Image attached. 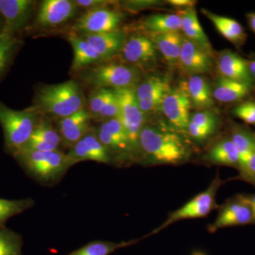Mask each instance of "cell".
<instances>
[{"mask_svg": "<svg viewBox=\"0 0 255 255\" xmlns=\"http://www.w3.org/2000/svg\"><path fill=\"white\" fill-rule=\"evenodd\" d=\"M3 28H4V21H3V18L0 14V34L2 33Z\"/></svg>", "mask_w": 255, "mask_h": 255, "instance_id": "obj_46", "label": "cell"}, {"mask_svg": "<svg viewBox=\"0 0 255 255\" xmlns=\"http://www.w3.org/2000/svg\"><path fill=\"white\" fill-rule=\"evenodd\" d=\"M86 102L81 85L75 80H69L39 87L33 105L28 108L46 118L58 120L85 109Z\"/></svg>", "mask_w": 255, "mask_h": 255, "instance_id": "obj_2", "label": "cell"}, {"mask_svg": "<svg viewBox=\"0 0 255 255\" xmlns=\"http://www.w3.org/2000/svg\"><path fill=\"white\" fill-rule=\"evenodd\" d=\"M14 157L30 177L44 186L59 182L72 167L66 154L60 150L23 151Z\"/></svg>", "mask_w": 255, "mask_h": 255, "instance_id": "obj_3", "label": "cell"}, {"mask_svg": "<svg viewBox=\"0 0 255 255\" xmlns=\"http://www.w3.org/2000/svg\"><path fill=\"white\" fill-rule=\"evenodd\" d=\"M75 4L78 7L84 8L87 10L97 9V8L107 7L112 4V1H104V0H76Z\"/></svg>", "mask_w": 255, "mask_h": 255, "instance_id": "obj_40", "label": "cell"}, {"mask_svg": "<svg viewBox=\"0 0 255 255\" xmlns=\"http://www.w3.org/2000/svg\"><path fill=\"white\" fill-rule=\"evenodd\" d=\"M233 114L246 123L255 125V102H243L233 109Z\"/></svg>", "mask_w": 255, "mask_h": 255, "instance_id": "obj_37", "label": "cell"}, {"mask_svg": "<svg viewBox=\"0 0 255 255\" xmlns=\"http://www.w3.org/2000/svg\"><path fill=\"white\" fill-rule=\"evenodd\" d=\"M204 159L210 163L240 168L239 153L231 137L215 144L204 156Z\"/></svg>", "mask_w": 255, "mask_h": 255, "instance_id": "obj_28", "label": "cell"}, {"mask_svg": "<svg viewBox=\"0 0 255 255\" xmlns=\"http://www.w3.org/2000/svg\"><path fill=\"white\" fill-rule=\"evenodd\" d=\"M157 50L152 39L141 34H133L126 38L122 47V57L133 66H146L153 63Z\"/></svg>", "mask_w": 255, "mask_h": 255, "instance_id": "obj_16", "label": "cell"}, {"mask_svg": "<svg viewBox=\"0 0 255 255\" xmlns=\"http://www.w3.org/2000/svg\"><path fill=\"white\" fill-rule=\"evenodd\" d=\"M191 102L185 86L171 89L164 97L161 110L178 131L187 132L190 120Z\"/></svg>", "mask_w": 255, "mask_h": 255, "instance_id": "obj_10", "label": "cell"}, {"mask_svg": "<svg viewBox=\"0 0 255 255\" xmlns=\"http://www.w3.org/2000/svg\"><path fill=\"white\" fill-rule=\"evenodd\" d=\"M218 70L221 76L253 86L248 60L231 50H224L218 59Z\"/></svg>", "mask_w": 255, "mask_h": 255, "instance_id": "obj_19", "label": "cell"}, {"mask_svg": "<svg viewBox=\"0 0 255 255\" xmlns=\"http://www.w3.org/2000/svg\"><path fill=\"white\" fill-rule=\"evenodd\" d=\"M81 37L105 62L121 52L126 39L124 32L119 30L95 34H82Z\"/></svg>", "mask_w": 255, "mask_h": 255, "instance_id": "obj_21", "label": "cell"}, {"mask_svg": "<svg viewBox=\"0 0 255 255\" xmlns=\"http://www.w3.org/2000/svg\"><path fill=\"white\" fill-rule=\"evenodd\" d=\"M78 9L70 0H46L37 12L36 23L43 28L55 27L73 18Z\"/></svg>", "mask_w": 255, "mask_h": 255, "instance_id": "obj_15", "label": "cell"}, {"mask_svg": "<svg viewBox=\"0 0 255 255\" xmlns=\"http://www.w3.org/2000/svg\"><path fill=\"white\" fill-rule=\"evenodd\" d=\"M240 156V170L246 168L248 160L255 150V134L243 128H235L231 136Z\"/></svg>", "mask_w": 255, "mask_h": 255, "instance_id": "obj_31", "label": "cell"}, {"mask_svg": "<svg viewBox=\"0 0 255 255\" xmlns=\"http://www.w3.org/2000/svg\"><path fill=\"white\" fill-rule=\"evenodd\" d=\"M189 123L198 127H218L219 121L214 113L209 111H201L191 116Z\"/></svg>", "mask_w": 255, "mask_h": 255, "instance_id": "obj_38", "label": "cell"}, {"mask_svg": "<svg viewBox=\"0 0 255 255\" xmlns=\"http://www.w3.org/2000/svg\"><path fill=\"white\" fill-rule=\"evenodd\" d=\"M95 132L100 142L112 155H118L121 159L136 158L127 130L119 119H112L101 124Z\"/></svg>", "mask_w": 255, "mask_h": 255, "instance_id": "obj_8", "label": "cell"}, {"mask_svg": "<svg viewBox=\"0 0 255 255\" xmlns=\"http://www.w3.org/2000/svg\"><path fill=\"white\" fill-rule=\"evenodd\" d=\"M186 88L191 105L195 108L204 110L214 106L213 91L206 78L201 75H192L186 85Z\"/></svg>", "mask_w": 255, "mask_h": 255, "instance_id": "obj_27", "label": "cell"}, {"mask_svg": "<svg viewBox=\"0 0 255 255\" xmlns=\"http://www.w3.org/2000/svg\"><path fill=\"white\" fill-rule=\"evenodd\" d=\"M248 23H249L250 27L255 33V13H250L247 15Z\"/></svg>", "mask_w": 255, "mask_h": 255, "instance_id": "obj_45", "label": "cell"}, {"mask_svg": "<svg viewBox=\"0 0 255 255\" xmlns=\"http://www.w3.org/2000/svg\"><path fill=\"white\" fill-rule=\"evenodd\" d=\"M92 117L86 108L69 117L57 120V130L62 144L69 148L91 130Z\"/></svg>", "mask_w": 255, "mask_h": 255, "instance_id": "obj_17", "label": "cell"}, {"mask_svg": "<svg viewBox=\"0 0 255 255\" xmlns=\"http://www.w3.org/2000/svg\"><path fill=\"white\" fill-rule=\"evenodd\" d=\"M80 78L95 88L117 89L136 87L140 72L135 66L119 63H102L82 70Z\"/></svg>", "mask_w": 255, "mask_h": 255, "instance_id": "obj_5", "label": "cell"}, {"mask_svg": "<svg viewBox=\"0 0 255 255\" xmlns=\"http://www.w3.org/2000/svg\"><path fill=\"white\" fill-rule=\"evenodd\" d=\"M190 157V149L177 130L145 125L139 135L137 160L145 165H176Z\"/></svg>", "mask_w": 255, "mask_h": 255, "instance_id": "obj_1", "label": "cell"}, {"mask_svg": "<svg viewBox=\"0 0 255 255\" xmlns=\"http://www.w3.org/2000/svg\"><path fill=\"white\" fill-rule=\"evenodd\" d=\"M120 114V105H119L117 95L114 91L113 97L107 102V105L102 108L100 113L92 119L97 121V122H104L105 121L110 120L112 119H119Z\"/></svg>", "mask_w": 255, "mask_h": 255, "instance_id": "obj_36", "label": "cell"}, {"mask_svg": "<svg viewBox=\"0 0 255 255\" xmlns=\"http://www.w3.org/2000/svg\"><path fill=\"white\" fill-rule=\"evenodd\" d=\"M248 68L253 81L255 82V56L252 59L248 60Z\"/></svg>", "mask_w": 255, "mask_h": 255, "instance_id": "obj_44", "label": "cell"}, {"mask_svg": "<svg viewBox=\"0 0 255 255\" xmlns=\"http://www.w3.org/2000/svg\"><path fill=\"white\" fill-rule=\"evenodd\" d=\"M113 90L120 105L121 114L119 119L127 130L129 140L131 142L137 157L139 135L142 128L147 125V114L142 112L137 103L135 87Z\"/></svg>", "mask_w": 255, "mask_h": 255, "instance_id": "obj_7", "label": "cell"}, {"mask_svg": "<svg viewBox=\"0 0 255 255\" xmlns=\"http://www.w3.org/2000/svg\"><path fill=\"white\" fill-rule=\"evenodd\" d=\"M40 116L29 108L12 110L0 100V125L5 152L14 157L23 150L41 119Z\"/></svg>", "mask_w": 255, "mask_h": 255, "instance_id": "obj_4", "label": "cell"}, {"mask_svg": "<svg viewBox=\"0 0 255 255\" xmlns=\"http://www.w3.org/2000/svg\"><path fill=\"white\" fill-rule=\"evenodd\" d=\"M217 127H198L194 124L189 123L187 132L192 138L197 141H204L211 136L216 130Z\"/></svg>", "mask_w": 255, "mask_h": 255, "instance_id": "obj_39", "label": "cell"}, {"mask_svg": "<svg viewBox=\"0 0 255 255\" xmlns=\"http://www.w3.org/2000/svg\"><path fill=\"white\" fill-rule=\"evenodd\" d=\"M253 223L251 206L245 200L244 196H239L228 201L220 210L216 221L210 225L209 231L214 233L221 228L243 226Z\"/></svg>", "mask_w": 255, "mask_h": 255, "instance_id": "obj_14", "label": "cell"}, {"mask_svg": "<svg viewBox=\"0 0 255 255\" xmlns=\"http://www.w3.org/2000/svg\"><path fill=\"white\" fill-rule=\"evenodd\" d=\"M252 88L251 85L220 76L213 90V97L223 103L238 102L249 95Z\"/></svg>", "mask_w": 255, "mask_h": 255, "instance_id": "obj_26", "label": "cell"}, {"mask_svg": "<svg viewBox=\"0 0 255 255\" xmlns=\"http://www.w3.org/2000/svg\"><path fill=\"white\" fill-rule=\"evenodd\" d=\"M66 155L72 167L78 162L87 160L106 164L114 162L113 156L99 140L94 128L72 146Z\"/></svg>", "mask_w": 255, "mask_h": 255, "instance_id": "obj_11", "label": "cell"}, {"mask_svg": "<svg viewBox=\"0 0 255 255\" xmlns=\"http://www.w3.org/2000/svg\"><path fill=\"white\" fill-rule=\"evenodd\" d=\"M142 25L152 36L169 32L179 31L182 21L179 14H157L147 16L144 20Z\"/></svg>", "mask_w": 255, "mask_h": 255, "instance_id": "obj_29", "label": "cell"}, {"mask_svg": "<svg viewBox=\"0 0 255 255\" xmlns=\"http://www.w3.org/2000/svg\"><path fill=\"white\" fill-rule=\"evenodd\" d=\"M245 200L251 206L252 213H253V223H255V194L252 196H243Z\"/></svg>", "mask_w": 255, "mask_h": 255, "instance_id": "obj_43", "label": "cell"}, {"mask_svg": "<svg viewBox=\"0 0 255 255\" xmlns=\"http://www.w3.org/2000/svg\"><path fill=\"white\" fill-rule=\"evenodd\" d=\"M222 182L219 175L215 178L205 191L198 194L180 209L169 214V217L157 229L150 233V236L156 234L172 223L185 219H199L206 217L217 206L216 197L217 191Z\"/></svg>", "mask_w": 255, "mask_h": 255, "instance_id": "obj_6", "label": "cell"}, {"mask_svg": "<svg viewBox=\"0 0 255 255\" xmlns=\"http://www.w3.org/2000/svg\"><path fill=\"white\" fill-rule=\"evenodd\" d=\"M168 2L170 4L179 6V7L191 8L195 4L196 1H191V0H169Z\"/></svg>", "mask_w": 255, "mask_h": 255, "instance_id": "obj_42", "label": "cell"}, {"mask_svg": "<svg viewBox=\"0 0 255 255\" xmlns=\"http://www.w3.org/2000/svg\"><path fill=\"white\" fill-rule=\"evenodd\" d=\"M21 43L18 36L4 32L0 34V80L9 70Z\"/></svg>", "mask_w": 255, "mask_h": 255, "instance_id": "obj_32", "label": "cell"}, {"mask_svg": "<svg viewBox=\"0 0 255 255\" xmlns=\"http://www.w3.org/2000/svg\"><path fill=\"white\" fill-rule=\"evenodd\" d=\"M35 205L31 198L9 200L0 198V228L5 227L8 220L17 215L21 214Z\"/></svg>", "mask_w": 255, "mask_h": 255, "instance_id": "obj_33", "label": "cell"}, {"mask_svg": "<svg viewBox=\"0 0 255 255\" xmlns=\"http://www.w3.org/2000/svg\"><path fill=\"white\" fill-rule=\"evenodd\" d=\"M124 17L123 13L108 6L87 10L73 25V28L82 34L117 31Z\"/></svg>", "mask_w": 255, "mask_h": 255, "instance_id": "obj_9", "label": "cell"}, {"mask_svg": "<svg viewBox=\"0 0 255 255\" xmlns=\"http://www.w3.org/2000/svg\"><path fill=\"white\" fill-rule=\"evenodd\" d=\"M202 12L212 21L216 29L228 41L237 47L244 44L247 39V33L243 26L236 20L219 16L206 9H203Z\"/></svg>", "mask_w": 255, "mask_h": 255, "instance_id": "obj_24", "label": "cell"}, {"mask_svg": "<svg viewBox=\"0 0 255 255\" xmlns=\"http://www.w3.org/2000/svg\"><path fill=\"white\" fill-rule=\"evenodd\" d=\"M178 14L180 16L182 21L181 30L185 35L186 38L211 55L212 48L211 43L205 32L201 27L196 9L194 7L187 8Z\"/></svg>", "mask_w": 255, "mask_h": 255, "instance_id": "obj_22", "label": "cell"}, {"mask_svg": "<svg viewBox=\"0 0 255 255\" xmlns=\"http://www.w3.org/2000/svg\"><path fill=\"white\" fill-rule=\"evenodd\" d=\"M168 80L152 75L146 78L135 87L137 103L145 114L160 111L164 97L171 90Z\"/></svg>", "mask_w": 255, "mask_h": 255, "instance_id": "obj_13", "label": "cell"}, {"mask_svg": "<svg viewBox=\"0 0 255 255\" xmlns=\"http://www.w3.org/2000/svg\"><path fill=\"white\" fill-rule=\"evenodd\" d=\"M114 90L112 89L97 88L92 91L88 100V112L92 119L96 117L107 102L113 97Z\"/></svg>", "mask_w": 255, "mask_h": 255, "instance_id": "obj_35", "label": "cell"}, {"mask_svg": "<svg viewBox=\"0 0 255 255\" xmlns=\"http://www.w3.org/2000/svg\"><path fill=\"white\" fill-rule=\"evenodd\" d=\"M150 38L156 49L162 55L167 63L170 65L179 64L184 38L179 31L152 35Z\"/></svg>", "mask_w": 255, "mask_h": 255, "instance_id": "obj_25", "label": "cell"}, {"mask_svg": "<svg viewBox=\"0 0 255 255\" xmlns=\"http://www.w3.org/2000/svg\"><path fill=\"white\" fill-rule=\"evenodd\" d=\"M68 39L72 45L74 51V58L72 64V71L78 72L97 65L104 63L100 55L87 43L81 36L71 34L68 36Z\"/></svg>", "mask_w": 255, "mask_h": 255, "instance_id": "obj_23", "label": "cell"}, {"mask_svg": "<svg viewBox=\"0 0 255 255\" xmlns=\"http://www.w3.org/2000/svg\"><path fill=\"white\" fill-rule=\"evenodd\" d=\"M36 1L0 0V14L4 21L2 32L18 36L28 26Z\"/></svg>", "mask_w": 255, "mask_h": 255, "instance_id": "obj_12", "label": "cell"}, {"mask_svg": "<svg viewBox=\"0 0 255 255\" xmlns=\"http://www.w3.org/2000/svg\"><path fill=\"white\" fill-rule=\"evenodd\" d=\"M242 174L247 179L255 182V150L248 160L246 168L242 172Z\"/></svg>", "mask_w": 255, "mask_h": 255, "instance_id": "obj_41", "label": "cell"}, {"mask_svg": "<svg viewBox=\"0 0 255 255\" xmlns=\"http://www.w3.org/2000/svg\"><path fill=\"white\" fill-rule=\"evenodd\" d=\"M148 236H150V235L137 239L120 243L103 241H92L67 255H110L117 250L133 246Z\"/></svg>", "mask_w": 255, "mask_h": 255, "instance_id": "obj_30", "label": "cell"}, {"mask_svg": "<svg viewBox=\"0 0 255 255\" xmlns=\"http://www.w3.org/2000/svg\"><path fill=\"white\" fill-rule=\"evenodd\" d=\"M61 144V138L58 130L52 126L46 117H43L40 119L27 144L21 152L59 150Z\"/></svg>", "mask_w": 255, "mask_h": 255, "instance_id": "obj_20", "label": "cell"}, {"mask_svg": "<svg viewBox=\"0 0 255 255\" xmlns=\"http://www.w3.org/2000/svg\"><path fill=\"white\" fill-rule=\"evenodd\" d=\"M211 57L205 50L184 37L179 64L184 71L192 75L209 73L213 65Z\"/></svg>", "mask_w": 255, "mask_h": 255, "instance_id": "obj_18", "label": "cell"}, {"mask_svg": "<svg viewBox=\"0 0 255 255\" xmlns=\"http://www.w3.org/2000/svg\"><path fill=\"white\" fill-rule=\"evenodd\" d=\"M23 237L6 226L0 228V255H23Z\"/></svg>", "mask_w": 255, "mask_h": 255, "instance_id": "obj_34", "label": "cell"}]
</instances>
